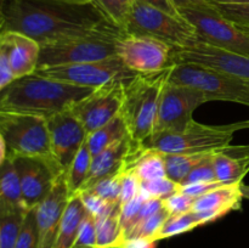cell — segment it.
Here are the masks:
<instances>
[{"instance_id":"816d5d0a","label":"cell","mask_w":249,"mask_h":248,"mask_svg":"<svg viewBox=\"0 0 249 248\" xmlns=\"http://www.w3.org/2000/svg\"><path fill=\"white\" fill-rule=\"evenodd\" d=\"M56 1H66V2H90V0H56Z\"/></svg>"},{"instance_id":"11a10c76","label":"cell","mask_w":249,"mask_h":248,"mask_svg":"<svg viewBox=\"0 0 249 248\" xmlns=\"http://www.w3.org/2000/svg\"><path fill=\"white\" fill-rule=\"evenodd\" d=\"M1 199H2V196H1V191H0V202H1Z\"/></svg>"},{"instance_id":"5b68a950","label":"cell","mask_w":249,"mask_h":248,"mask_svg":"<svg viewBox=\"0 0 249 248\" xmlns=\"http://www.w3.org/2000/svg\"><path fill=\"white\" fill-rule=\"evenodd\" d=\"M168 83L198 90L209 101H230L249 106V80L206 66L172 63L168 68Z\"/></svg>"},{"instance_id":"ab89813d","label":"cell","mask_w":249,"mask_h":248,"mask_svg":"<svg viewBox=\"0 0 249 248\" xmlns=\"http://www.w3.org/2000/svg\"><path fill=\"white\" fill-rule=\"evenodd\" d=\"M195 199H196L195 197H191L189 195H185L182 192L178 191L173 194L172 196L162 199V203L163 207L169 212L170 215H173V214H181L191 212Z\"/></svg>"},{"instance_id":"8992f818","label":"cell","mask_w":249,"mask_h":248,"mask_svg":"<svg viewBox=\"0 0 249 248\" xmlns=\"http://www.w3.org/2000/svg\"><path fill=\"white\" fill-rule=\"evenodd\" d=\"M124 34L123 29L117 28L43 44L40 45L38 67L75 65L114 57L117 56V41Z\"/></svg>"},{"instance_id":"7a4b0ae2","label":"cell","mask_w":249,"mask_h":248,"mask_svg":"<svg viewBox=\"0 0 249 248\" xmlns=\"http://www.w3.org/2000/svg\"><path fill=\"white\" fill-rule=\"evenodd\" d=\"M33 73L15 79L0 91V113L33 116L49 119L67 111L92 91Z\"/></svg>"},{"instance_id":"7dc6e473","label":"cell","mask_w":249,"mask_h":248,"mask_svg":"<svg viewBox=\"0 0 249 248\" xmlns=\"http://www.w3.org/2000/svg\"><path fill=\"white\" fill-rule=\"evenodd\" d=\"M206 0H173V2L175 4V6L178 9H184V7H190L194 6V5L199 4V2H203Z\"/></svg>"},{"instance_id":"ac0fdd59","label":"cell","mask_w":249,"mask_h":248,"mask_svg":"<svg viewBox=\"0 0 249 248\" xmlns=\"http://www.w3.org/2000/svg\"><path fill=\"white\" fill-rule=\"evenodd\" d=\"M0 46L5 51L15 79L33 74L38 67L40 44L14 31L0 32Z\"/></svg>"},{"instance_id":"3957f363","label":"cell","mask_w":249,"mask_h":248,"mask_svg":"<svg viewBox=\"0 0 249 248\" xmlns=\"http://www.w3.org/2000/svg\"><path fill=\"white\" fill-rule=\"evenodd\" d=\"M168 68L155 74L136 73L124 83L121 116L128 136L138 147L145 148V142L155 130L160 96L168 80Z\"/></svg>"},{"instance_id":"ba28073f","label":"cell","mask_w":249,"mask_h":248,"mask_svg":"<svg viewBox=\"0 0 249 248\" xmlns=\"http://www.w3.org/2000/svg\"><path fill=\"white\" fill-rule=\"evenodd\" d=\"M0 133L6 142L7 158H41L60 169L51 153L46 119L0 113Z\"/></svg>"},{"instance_id":"e0dca14e","label":"cell","mask_w":249,"mask_h":248,"mask_svg":"<svg viewBox=\"0 0 249 248\" xmlns=\"http://www.w3.org/2000/svg\"><path fill=\"white\" fill-rule=\"evenodd\" d=\"M71 195L66 185L65 173L57 177L46 198L34 208L38 232V248H53L65 209Z\"/></svg>"},{"instance_id":"60d3db41","label":"cell","mask_w":249,"mask_h":248,"mask_svg":"<svg viewBox=\"0 0 249 248\" xmlns=\"http://www.w3.org/2000/svg\"><path fill=\"white\" fill-rule=\"evenodd\" d=\"M141 192V180L138 175L130 169L126 170L122 180V192H121V204L128 203L129 201L135 198Z\"/></svg>"},{"instance_id":"f907efd6","label":"cell","mask_w":249,"mask_h":248,"mask_svg":"<svg viewBox=\"0 0 249 248\" xmlns=\"http://www.w3.org/2000/svg\"><path fill=\"white\" fill-rule=\"evenodd\" d=\"M242 194L245 198L249 199V185H245L242 184Z\"/></svg>"},{"instance_id":"44dd1931","label":"cell","mask_w":249,"mask_h":248,"mask_svg":"<svg viewBox=\"0 0 249 248\" xmlns=\"http://www.w3.org/2000/svg\"><path fill=\"white\" fill-rule=\"evenodd\" d=\"M85 215H87V209L79 195L71 197L61 219L60 229L53 248H74L78 232Z\"/></svg>"},{"instance_id":"52a82bcc","label":"cell","mask_w":249,"mask_h":248,"mask_svg":"<svg viewBox=\"0 0 249 248\" xmlns=\"http://www.w3.org/2000/svg\"><path fill=\"white\" fill-rule=\"evenodd\" d=\"M240 123L206 125L194 121L180 131L153 134L145 142L146 150L162 153H212L231 145Z\"/></svg>"},{"instance_id":"7402d4cb","label":"cell","mask_w":249,"mask_h":248,"mask_svg":"<svg viewBox=\"0 0 249 248\" xmlns=\"http://www.w3.org/2000/svg\"><path fill=\"white\" fill-rule=\"evenodd\" d=\"M121 202L107 215L96 219V248L122 247L124 235L121 224Z\"/></svg>"},{"instance_id":"4dcf8cb0","label":"cell","mask_w":249,"mask_h":248,"mask_svg":"<svg viewBox=\"0 0 249 248\" xmlns=\"http://www.w3.org/2000/svg\"><path fill=\"white\" fill-rule=\"evenodd\" d=\"M126 170L117 173V174L109 175V177H104L100 181H97L94 186L90 189L84 190V191H91L95 195L104 198L105 201L109 202L112 204H117L121 202V192H122V180L123 175Z\"/></svg>"},{"instance_id":"e575fe53","label":"cell","mask_w":249,"mask_h":248,"mask_svg":"<svg viewBox=\"0 0 249 248\" xmlns=\"http://www.w3.org/2000/svg\"><path fill=\"white\" fill-rule=\"evenodd\" d=\"M15 248H38V232L34 209H29L27 212Z\"/></svg>"},{"instance_id":"7bdbcfd3","label":"cell","mask_w":249,"mask_h":248,"mask_svg":"<svg viewBox=\"0 0 249 248\" xmlns=\"http://www.w3.org/2000/svg\"><path fill=\"white\" fill-rule=\"evenodd\" d=\"M14 80L15 77L12 74L11 68H10L7 56L5 51L2 50L1 46H0V91L5 89L9 84H11Z\"/></svg>"},{"instance_id":"d6986e66","label":"cell","mask_w":249,"mask_h":248,"mask_svg":"<svg viewBox=\"0 0 249 248\" xmlns=\"http://www.w3.org/2000/svg\"><path fill=\"white\" fill-rule=\"evenodd\" d=\"M242 184L243 182L224 185L208 194L196 197L192 212H206L215 221L230 212L241 209L242 198H245Z\"/></svg>"},{"instance_id":"f1b7e54d","label":"cell","mask_w":249,"mask_h":248,"mask_svg":"<svg viewBox=\"0 0 249 248\" xmlns=\"http://www.w3.org/2000/svg\"><path fill=\"white\" fill-rule=\"evenodd\" d=\"M129 169L138 175L141 181L167 177L163 155L155 150H146L130 164ZM128 169V170H129Z\"/></svg>"},{"instance_id":"4fadbf2b","label":"cell","mask_w":249,"mask_h":248,"mask_svg":"<svg viewBox=\"0 0 249 248\" xmlns=\"http://www.w3.org/2000/svg\"><path fill=\"white\" fill-rule=\"evenodd\" d=\"M125 82L117 80L101 85L70 107L68 111L83 124L88 134L118 116L123 105Z\"/></svg>"},{"instance_id":"6da1fadb","label":"cell","mask_w":249,"mask_h":248,"mask_svg":"<svg viewBox=\"0 0 249 248\" xmlns=\"http://www.w3.org/2000/svg\"><path fill=\"white\" fill-rule=\"evenodd\" d=\"M1 5L2 31L18 32L40 45L119 28L91 1L1 0Z\"/></svg>"},{"instance_id":"2e32d148","label":"cell","mask_w":249,"mask_h":248,"mask_svg":"<svg viewBox=\"0 0 249 248\" xmlns=\"http://www.w3.org/2000/svg\"><path fill=\"white\" fill-rule=\"evenodd\" d=\"M46 125L53 159L66 172L87 140V130L68 109L46 119Z\"/></svg>"},{"instance_id":"cb8c5ba5","label":"cell","mask_w":249,"mask_h":248,"mask_svg":"<svg viewBox=\"0 0 249 248\" xmlns=\"http://www.w3.org/2000/svg\"><path fill=\"white\" fill-rule=\"evenodd\" d=\"M126 135H128L126 126L124 124L123 118H122L121 112H119L118 116L114 117L108 123L102 125L101 128L96 129L92 133L88 134L87 143L89 146L92 157H94L97 153L104 151L105 148L113 145L116 141L125 138Z\"/></svg>"},{"instance_id":"8d00e7d4","label":"cell","mask_w":249,"mask_h":248,"mask_svg":"<svg viewBox=\"0 0 249 248\" xmlns=\"http://www.w3.org/2000/svg\"><path fill=\"white\" fill-rule=\"evenodd\" d=\"M77 195H79L80 199H82L88 213L94 215L96 219L107 215L113 209V207L116 206V204H112L109 202L105 201L104 198H101V197L97 196V195H95L91 191H80Z\"/></svg>"},{"instance_id":"f35d334b","label":"cell","mask_w":249,"mask_h":248,"mask_svg":"<svg viewBox=\"0 0 249 248\" xmlns=\"http://www.w3.org/2000/svg\"><path fill=\"white\" fill-rule=\"evenodd\" d=\"M214 5L218 11L229 21L233 22L237 26H249L248 4H218V2H214Z\"/></svg>"},{"instance_id":"603a6c76","label":"cell","mask_w":249,"mask_h":248,"mask_svg":"<svg viewBox=\"0 0 249 248\" xmlns=\"http://www.w3.org/2000/svg\"><path fill=\"white\" fill-rule=\"evenodd\" d=\"M212 223L211 218L204 212H187L181 214H173L168 216L156 236V241L164 240L173 236L189 232L198 226Z\"/></svg>"},{"instance_id":"681fc988","label":"cell","mask_w":249,"mask_h":248,"mask_svg":"<svg viewBox=\"0 0 249 248\" xmlns=\"http://www.w3.org/2000/svg\"><path fill=\"white\" fill-rule=\"evenodd\" d=\"M4 28V15H2V5L1 0H0V32Z\"/></svg>"},{"instance_id":"d4e9b609","label":"cell","mask_w":249,"mask_h":248,"mask_svg":"<svg viewBox=\"0 0 249 248\" xmlns=\"http://www.w3.org/2000/svg\"><path fill=\"white\" fill-rule=\"evenodd\" d=\"M92 155L89 150L87 140L83 143L80 150L75 155L74 159L72 160L68 169L65 172L66 185H67L68 192L71 197L77 195L84 186L85 181L88 180L91 169Z\"/></svg>"},{"instance_id":"277c9868","label":"cell","mask_w":249,"mask_h":248,"mask_svg":"<svg viewBox=\"0 0 249 248\" xmlns=\"http://www.w3.org/2000/svg\"><path fill=\"white\" fill-rule=\"evenodd\" d=\"M123 32L128 35L146 36L182 49L198 43L195 27L182 16H174L157 7L134 0Z\"/></svg>"},{"instance_id":"ee69618b","label":"cell","mask_w":249,"mask_h":248,"mask_svg":"<svg viewBox=\"0 0 249 248\" xmlns=\"http://www.w3.org/2000/svg\"><path fill=\"white\" fill-rule=\"evenodd\" d=\"M138 1L150 5V6L157 7V9L168 12V14L170 15H174V16H181L179 12V9L175 6L173 0H138Z\"/></svg>"},{"instance_id":"d6a6232c","label":"cell","mask_w":249,"mask_h":248,"mask_svg":"<svg viewBox=\"0 0 249 248\" xmlns=\"http://www.w3.org/2000/svg\"><path fill=\"white\" fill-rule=\"evenodd\" d=\"M179 189L180 184L173 181L168 177L141 181V190L152 198L164 199L179 191Z\"/></svg>"},{"instance_id":"4316f807","label":"cell","mask_w":249,"mask_h":248,"mask_svg":"<svg viewBox=\"0 0 249 248\" xmlns=\"http://www.w3.org/2000/svg\"><path fill=\"white\" fill-rule=\"evenodd\" d=\"M28 211L0 204V248H15Z\"/></svg>"},{"instance_id":"9a60e30c","label":"cell","mask_w":249,"mask_h":248,"mask_svg":"<svg viewBox=\"0 0 249 248\" xmlns=\"http://www.w3.org/2000/svg\"><path fill=\"white\" fill-rule=\"evenodd\" d=\"M11 160L18 175L22 198L28 209L39 206L50 194L57 177L63 174L57 167L41 158L18 157Z\"/></svg>"},{"instance_id":"5bb4252c","label":"cell","mask_w":249,"mask_h":248,"mask_svg":"<svg viewBox=\"0 0 249 248\" xmlns=\"http://www.w3.org/2000/svg\"><path fill=\"white\" fill-rule=\"evenodd\" d=\"M172 62L197 63L249 80V55L223 50L203 41H198L186 48L174 49Z\"/></svg>"},{"instance_id":"d590c367","label":"cell","mask_w":249,"mask_h":248,"mask_svg":"<svg viewBox=\"0 0 249 248\" xmlns=\"http://www.w3.org/2000/svg\"><path fill=\"white\" fill-rule=\"evenodd\" d=\"M213 153H208L191 172L189 173L181 185H190L195 182H207V181H215V170H214L213 163Z\"/></svg>"},{"instance_id":"9c48e42d","label":"cell","mask_w":249,"mask_h":248,"mask_svg":"<svg viewBox=\"0 0 249 248\" xmlns=\"http://www.w3.org/2000/svg\"><path fill=\"white\" fill-rule=\"evenodd\" d=\"M180 15L196 29L199 41L231 53L249 55V35L229 21L212 0L179 9Z\"/></svg>"},{"instance_id":"8fae6325","label":"cell","mask_w":249,"mask_h":248,"mask_svg":"<svg viewBox=\"0 0 249 248\" xmlns=\"http://www.w3.org/2000/svg\"><path fill=\"white\" fill-rule=\"evenodd\" d=\"M208 101V97L198 90L172 84L167 80L160 96L153 134L182 130L194 121L195 109Z\"/></svg>"},{"instance_id":"836d02e7","label":"cell","mask_w":249,"mask_h":248,"mask_svg":"<svg viewBox=\"0 0 249 248\" xmlns=\"http://www.w3.org/2000/svg\"><path fill=\"white\" fill-rule=\"evenodd\" d=\"M147 198H148L147 195L141 190V192L135 197V198L129 201L128 203L122 204L121 224H122V230H123L124 241H125L126 236L129 235L131 229L134 228V224H135L136 218H138L139 212H140L141 207H142V204L145 203V201Z\"/></svg>"},{"instance_id":"83f0119b","label":"cell","mask_w":249,"mask_h":248,"mask_svg":"<svg viewBox=\"0 0 249 248\" xmlns=\"http://www.w3.org/2000/svg\"><path fill=\"white\" fill-rule=\"evenodd\" d=\"M162 153V152H160ZM167 177L181 185L189 173L206 157L208 153H162Z\"/></svg>"},{"instance_id":"30bf717a","label":"cell","mask_w":249,"mask_h":248,"mask_svg":"<svg viewBox=\"0 0 249 248\" xmlns=\"http://www.w3.org/2000/svg\"><path fill=\"white\" fill-rule=\"evenodd\" d=\"M34 73L67 84L92 89L117 80L124 82L136 74L124 66L118 56L94 62L38 67Z\"/></svg>"},{"instance_id":"f546056e","label":"cell","mask_w":249,"mask_h":248,"mask_svg":"<svg viewBox=\"0 0 249 248\" xmlns=\"http://www.w3.org/2000/svg\"><path fill=\"white\" fill-rule=\"evenodd\" d=\"M109 21L123 29L134 0H90Z\"/></svg>"},{"instance_id":"ffe728a7","label":"cell","mask_w":249,"mask_h":248,"mask_svg":"<svg viewBox=\"0 0 249 248\" xmlns=\"http://www.w3.org/2000/svg\"><path fill=\"white\" fill-rule=\"evenodd\" d=\"M218 181L225 185L242 182L249 172V146H229L213 153Z\"/></svg>"},{"instance_id":"9f6ffc18","label":"cell","mask_w":249,"mask_h":248,"mask_svg":"<svg viewBox=\"0 0 249 248\" xmlns=\"http://www.w3.org/2000/svg\"><path fill=\"white\" fill-rule=\"evenodd\" d=\"M111 248H123V247H111Z\"/></svg>"},{"instance_id":"484cf974","label":"cell","mask_w":249,"mask_h":248,"mask_svg":"<svg viewBox=\"0 0 249 248\" xmlns=\"http://www.w3.org/2000/svg\"><path fill=\"white\" fill-rule=\"evenodd\" d=\"M0 190L2 199L1 206L11 208L28 209L22 198L21 185L14 162L7 158L6 162L0 167Z\"/></svg>"},{"instance_id":"b9f144b4","label":"cell","mask_w":249,"mask_h":248,"mask_svg":"<svg viewBox=\"0 0 249 248\" xmlns=\"http://www.w3.org/2000/svg\"><path fill=\"white\" fill-rule=\"evenodd\" d=\"M225 184L218 181H207V182H195V184L190 185H180L179 191L182 192L185 195H189L191 197H199L204 194H208V192L213 191V190L218 189V187L224 186Z\"/></svg>"},{"instance_id":"74e56055","label":"cell","mask_w":249,"mask_h":248,"mask_svg":"<svg viewBox=\"0 0 249 248\" xmlns=\"http://www.w3.org/2000/svg\"><path fill=\"white\" fill-rule=\"evenodd\" d=\"M96 218L87 211V215L83 219L78 232L74 248H96Z\"/></svg>"},{"instance_id":"f5cc1de1","label":"cell","mask_w":249,"mask_h":248,"mask_svg":"<svg viewBox=\"0 0 249 248\" xmlns=\"http://www.w3.org/2000/svg\"><path fill=\"white\" fill-rule=\"evenodd\" d=\"M238 27H240V28L245 32V33H247L249 35V26H238Z\"/></svg>"},{"instance_id":"c3c4849f","label":"cell","mask_w":249,"mask_h":248,"mask_svg":"<svg viewBox=\"0 0 249 248\" xmlns=\"http://www.w3.org/2000/svg\"><path fill=\"white\" fill-rule=\"evenodd\" d=\"M214 2H218V4H248L249 0H212Z\"/></svg>"},{"instance_id":"bcb514c9","label":"cell","mask_w":249,"mask_h":248,"mask_svg":"<svg viewBox=\"0 0 249 248\" xmlns=\"http://www.w3.org/2000/svg\"><path fill=\"white\" fill-rule=\"evenodd\" d=\"M7 159V146L6 142H5L4 136L0 133V167L6 162Z\"/></svg>"},{"instance_id":"1f68e13d","label":"cell","mask_w":249,"mask_h":248,"mask_svg":"<svg viewBox=\"0 0 249 248\" xmlns=\"http://www.w3.org/2000/svg\"><path fill=\"white\" fill-rule=\"evenodd\" d=\"M169 215V212L164 207H162L160 211L156 212L151 216H148L146 220H143L135 229H133V231L126 236L125 241L131 240V238H145V240L156 241V236H157L158 231H160V229L162 228V225Z\"/></svg>"},{"instance_id":"7c38bea8","label":"cell","mask_w":249,"mask_h":248,"mask_svg":"<svg viewBox=\"0 0 249 248\" xmlns=\"http://www.w3.org/2000/svg\"><path fill=\"white\" fill-rule=\"evenodd\" d=\"M174 48L146 36L124 34L116 44V53L128 70L139 74H155L172 65Z\"/></svg>"},{"instance_id":"f6af8a7d","label":"cell","mask_w":249,"mask_h":248,"mask_svg":"<svg viewBox=\"0 0 249 248\" xmlns=\"http://www.w3.org/2000/svg\"><path fill=\"white\" fill-rule=\"evenodd\" d=\"M156 241L145 240V238H131L123 243V248H156Z\"/></svg>"},{"instance_id":"db71d44e","label":"cell","mask_w":249,"mask_h":248,"mask_svg":"<svg viewBox=\"0 0 249 248\" xmlns=\"http://www.w3.org/2000/svg\"><path fill=\"white\" fill-rule=\"evenodd\" d=\"M241 128H245V126H249V122H245V123H240Z\"/></svg>"}]
</instances>
